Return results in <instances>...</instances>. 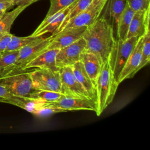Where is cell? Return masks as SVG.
Segmentation results:
<instances>
[{"label": "cell", "instance_id": "cell-19", "mask_svg": "<svg viewBox=\"0 0 150 150\" xmlns=\"http://www.w3.org/2000/svg\"><path fill=\"white\" fill-rule=\"evenodd\" d=\"M19 50L4 51L0 56V77L8 74L15 64Z\"/></svg>", "mask_w": 150, "mask_h": 150}, {"label": "cell", "instance_id": "cell-12", "mask_svg": "<svg viewBox=\"0 0 150 150\" xmlns=\"http://www.w3.org/2000/svg\"><path fill=\"white\" fill-rule=\"evenodd\" d=\"M143 43V36L139 38L137 43L127 60L118 79L121 83L125 80L132 78L138 72V68L141 58V50Z\"/></svg>", "mask_w": 150, "mask_h": 150}, {"label": "cell", "instance_id": "cell-14", "mask_svg": "<svg viewBox=\"0 0 150 150\" xmlns=\"http://www.w3.org/2000/svg\"><path fill=\"white\" fill-rule=\"evenodd\" d=\"M59 49H46L38 55L23 67V70L37 67L38 69H49L57 70L56 66V56Z\"/></svg>", "mask_w": 150, "mask_h": 150}, {"label": "cell", "instance_id": "cell-25", "mask_svg": "<svg viewBox=\"0 0 150 150\" xmlns=\"http://www.w3.org/2000/svg\"><path fill=\"white\" fill-rule=\"evenodd\" d=\"M150 62V30L143 35V43L141 50V58L138 71L149 63Z\"/></svg>", "mask_w": 150, "mask_h": 150}, {"label": "cell", "instance_id": "cell-22", "mask_svg": "<svg viewBox=\"0 0 150 150\" xmlns=\"http://www.w3.org/2000/svg\"><path fill=\"white\" fill-rule=\"evenodd\" d=\"M92 0H78L76 4L71 7L68 13L65 16L62 23L61 24L60 26L57 30V32L54 34L55 35L56 33L60 32L66 24L73 18L75 17L84 10H86L91 4Z\"/></svg>", "mask_w": 150, "mask_h": 150}, {"label": "cell", "instance_id": "cell-11", "mask_svg": "<svg viewBox=\"0 0 150 150\" xmlns=\"http://www.w3.org/2000/svg\"><path fill=\"white\" fill-rule=\"evenodd\" d=\"M49 104L69 111L90 110L97 112V102L90 98H79L66 97Z\"/></svg>", "mask_w": 150, "mask_h": 150}, {"label": "cell", "instance_id": "cell-23", "mask_svg": "<svg viewBox=\"0 0 150 150\" xmlns=\"http://www.w3.org/2000/svg\"><path fill=\"white\" fill-rule=\"evenodd\" d=\"M43 36H33L32 35L28 36L25 37H19L12 35V39L6 47L5 51H11V50H19L23 46L34 42L37 40H39L42 38Z\"/></svg>", "mask_w": 150, "mask_h": 150}, {"label": "cell", "instance_id": "cell-37", "mask_svg": "<svg viewBox=\"0 0 150 150\" xmlns=\"http://www.w3.org/2000/svg\"><path fill=\"white\" fill-rule=\"evenodd\" d=\"M0 56H1V53H0Z\"/></svg>", "mask_w": 150, "mask_h": 150}, {"label": "cell", "instance_id": "cell-32", "mask_svg": "<svg viewBox=\"0 0 150 150\" xmlns=\"http://www.w3.org/2000/svg\"><path fill=\"white\" fill-rule=\"evenodd\" d=\"M12 3L0 2V11H7L10 8L12 7Z\"/></svg>", "mask_w": 150, "mask_h": 150}, {"label": "cell", "instance_id": "cell-2", "mask_svg": "<svg viewBox=\"0 0 150 150\" xmlns=\"http://www.w3.org/2000/svg\"><path fill=\"white\" fill-rule=\"evenodd\" d=\"M118 85L110 64L107 62L102 65L96 83L97 116H100L112 101Z\"/></svg>", "mask_w": 150, "mask_h": 150}, {"label": "cell", "instance_id": "cell-17", "mask_svg": "<svg viewBox=\"0 0 150 150\" xmlns=\"http://www.w3.org/2000/svg\"><path fill=\"white\" fill-rule=\"evenodd\" d=\"M134 12H135L125 3V8L120 16L115 30L117 38V39L121 40L127 39L129 26Z\"/></svg>", "mask_w": 150, "mask_h": 150}, {"label": "cell", "instance_id": "cell-8", "mask_svg": "<svg viewBox=\"0 0 150 150\" xmlns=\"http://www.w3.org/2000/svg\"><path fill=\"white\" fill-rule=\"evenodd\" d=\"M86 41L81 38L73 43L59 50L56 56V66L58 69L71 66L80 60L81 53L85 50Z\"/></svg>", "mask_w": 150, "mask_h": 150}, {"label": "cell", "instance_id": "cell-5", "mask_svg": "<svg viewBox=\"0 0 150 150\" xmlns=\"http://www.w3.org/2000/svg\"><path fill=\"white\" fill-rule=\"evenodd\" d=\"M30 73L32 84L35 89L61 93L59 70L38 69L30 71Z\"/></svg>", "mask_w": 150, "mask_h": 150}, {"label": "cell", "instance_id": "cell-20", "mask_svg": "<svg viewBox=\"0 0 150 150\" xmlns=\"http://www.w3.org/2000/svg\"><path fill=\"white\" fill-rule=\"evenodd\" d=\"M28 6V5H18L12 11L6 12L0 18V33H9L15 20Z\"/></svg>", "mask_w": 150, "mask_h": 150}, {"label": "cell", "instance_id": "cell-9", "mask_svg": "<svg viewBox=\"0 0 150 150\" xmlns=\"http://www.w3.org/2000/svg\"><path fill=\"white\" fill-rule=\"evenodd\" d=\"M107 1H104L97 5L91 4L86 10L71 19L62 30L90 25L100 16Z\"/></svg>", "mask_w": 150, "mask_h": 150}, {"label": "cell", "instance_id": "cell-35", "mask_svg": "<svg viewBox=\"0 0 150 150\" xmlns=\"http://www.w3.org/2000/svg\"><path fill=\"white\" fill-rule=\"evenodd\" d=\"M6 12V11H0V18L4 15V13Z\"/></svg>", "mask_w": 150, "mask_h": 150}, {"label": "cell", "instance_id": "cell-33", "mask_svg": "<svg viewBox=\"0 0 150 150\" xmlns=\"http://www.w3.org/2000/svg\"><path fill=\"white\" fill-rule=\"evenodd\" d=\"M104 1H107V0H92L91 4L93 5H97Z\"/></svg>", "mask_w": 150, "mask_h": 150}, {"label": "cell", "instance_id": "cell-31", "mask_svg": "<svg viewBox=\"0 0 150 150\" xmlns=\"http://www.w3.org/2000/svg\"><path fill=\"white\" fill-rule=\"evenodd\" d=\"M39 0H13L12 2V6H18V5H28L33 4Z\"/></svg>", "mask_w": 150, "mask_h": 150}, {"label": "cell", "instance_id": "cell-36", "mask_svg": "<svg viewBox=\"0 0 150 150\" xmlns=\"http://www.w3.org/2000/svg\"><path fill=\"white\" fill-rule=\"evenodd\" d=\"M5 34V33H0V39L2 38V36H3Z\"/></svg>", "mask_w": 150, "mask_h": 150}, {"label": "cell", "instance_id": "cell-1", "mask_svg": "<svg viewBox=\"0 0 150 150\" xmlns=\"http://www.w3.org/2000/svg\"><path fill=\"white\" fill-rule=\"evenodd\" d=\"M82 38L86 41L84 51L96 55L102 65L108 62L116 39L111 24L104 16L87 26Z\"/></svg>", "mask_w": 150, "mask_h": 150}, {"label": "cell", "instance_id": "cell-15", "mask_svg": "<svg viewBox=\"0 0 150 150\" xmlns=\"http://www.w3.org/2000/svg\"><path fill=\"white\" fill-rule=\"evenodd\" d=\"M71 68L76 78L87 92L90 98L96 101V86L86 72L81 62H76L71 66Z\"/></svg>", "mask_w": 150, "mask_h": 150}, {"label": "cell", "instance_id": "cell-10", "mask_svg": "<svg viewBox=\"0 0 150 150\" xmlns=\"http://www.w3.org/2000/svg\"><path fill=\"white\" fill-rule=\"evenodd\" d=\"M87 26L63 29L52 35V39L46 49H60L66 47L82 38Z\"/></svg>", "mask_w": 150, "mask_h": 150}, {"label": "cell", "instance_id": "cell-28", "mask_svg": "<svg viewBox=\"0 0 150 150\" xmlns=\"http://www.w3.org/2000/svg\"><path fill=\"white\" fill-rule=\"evenodd\" d=\"M125 3L134 12L144 11L150 8V0H125Z\"/></svg>", "mask_w": 150, "mask_h": 150}, {"label": "cell", "instance_id": "cell-29", "mask_svg": "<svg viewBox=\"0 0 150 150\" xmlns=\"http://www.w3.org/2000/svg\"><path fill=\"white\" fill-rule=\"evenodd\" d=\"M12 35L10 32L6 33L0 39V53L5 51L12 39Z\"/></svg>", "mask_w": 150, "mask_h": 150}, {"label": "cell", "instance_id": "cell-21", "mask_svg": "<svg viewBox=\"0 0 150 150\" xmlns=\"http://www.w3.org/2000/svg\"><path fill=\"white\" fill-rule=\"evenodd\" d=\"M108 12L112 21V26L117 28L120 16L125 6V0H108Z\"/></svg>", "mask_w": 150, "mask_h": 150}, {"label": "cell", "instance_id": "cell-34", "mask_svg": "<svg viewBox=\"0 0 150 150\" xmlns=\"http://www.w3.org/2000/svg\"><path fill=\"white\" fill-rule=\"evenodd\" d=\"M13 0H0V2H9L12 3Z\"/></svg>", "mask_w": 150, "mask_h": 150}, {"label": "cell", "instance_id": "cell-7", "mask_svg": "<svg viewBox=\"0 0 150 150\" xmlns=\"http://www.w3.org/2000/svg\"><path fill=\"white\" fill-rule=\"evenodd\" d=\"M59 71L61 82V93L69 97L90 98L87 92L76 78L71 66L61 67L59 69Z\"/></svg>", "mask_w": 150, "mask_h": 150}, {"label": "cell", "instance_id": "cell-3", "mask_svg": "<svg viewBox=\"0 0 150 150\" xmlns=\"http://www.w3.org/2000/svg\"><path fill=\"white\" fill-rule=\"evenodd\" d=\"M0 85L12 95L19 97L30 98L37 90L33 86L30 72L25 70L1 77Z\"/></svg>", "mask_w": 150, "mask_h": 150}, {"label": "cell", "instance_id": "cell-6", "mask_svg": "<svg viewBox=\"0 0 150 150\" xmlns=\"http://www.w3.org/2000/svg\"><path fill=\"white\" fill-rule=\"evenodd\" d=\"M52 39V35L47 38L43 37L19 49L17 60L8 74L23 71V67L28 62L40 54L42 52L46 50Z\"/></svg>", "mask_w": 150, "mask_h": 150}, {"label": "cell", "instance_id": "cell-18", "mask_svg": "<svg viewBox=\"0 0 150 150\" xmlns=\"http://www.w3.org/2000/svg\"><path fill=\"white\" fill-rule=\"evenodd\" d=\"M78 0H76L71 5L67 7L57 17H56L55 19L52 20L50 22L47 23L42 29L38 30H35L34 32L32 34V35L33 36H43L45 34L47 33H52V35H54L57 32L59 27L60 26L66 15L68 13V12H69L71 7L76 4V2Z\"/></svg>", "mask_w": 150, "mask_h": 150}, {"label": "cell", "instance_id": "cell-13", "mask_svg": "<svg viewBox=\"0 0 150 150\" xmlns=\"http://www.w3.org/2000/svg\"><path fill=\"white\" fill-rule=\"evenodd\" d=\"M150 8L144 11L135 12L131 19L127 39L132 37H141L149 30Z\"/></svg>", "mask_w": 150, "mask_h": 150}, {"label": "cell", "instance_id": "cell-4", "mask_svg": "<svg viewBox=\"0 0 150 150\" xmlns=\"http://www.w3.org/2000/svg\"><path fill=\"white\" fill-rule=\"evenodd\" d=\"M139 38L132 37L125 40L115 39L108 62L117 81L122 69L137 43Z\"/></svg>", "mask_w": 150, "mask_h": 150}, {"label": "cell", "instance_id": "cell-27", "mask_svg": "<svg viewBox=\"0 0 150 150\" xmlns=\"http://www.w3.org/2000/svg\"><path fill=\"white\" fill-rule=\"evenodd\" d=\"M67 111H68L66 110L51 105L49 104L47 102H46V105L38 109L34 113V114L36 115L40 116V117H45V116H48L55 113L67 112Z\"/></svg>", "mask_w": 150, "mask_h": 150}, {"label": "cell", "instance_id": "cell-30", "mask_svg": "<svg viewBox=\"0 0 150 150\" xmlns=\"http://www.w3.org/2000/svg\"><path fill=\"white\" fill-rule=\"evenodd\" d=\"M14 96L8 92L4 86L0 85V102L8 103V101L13 98Z\"/></svg>", "mask_w": 150, "mask_h": 150}, {"label": "cell", "instance_id": "cell-26", "mask_svg": "<svg viewBox=\"0 0 150 150\" xmlns=\"http://www.w3.org/2000/svg\"><path fill=\"white\" fill-rule=\"evenodd\" d=\"M76 1V0H50V8L45 18L50 16L58 11L68 7Z\"/></svg>", "mask_w": 150, "mask_h": 150}, {"label": "cell", "instance_id": "cell-16", "mask_svg": "<svg viewBox=\"0 0 150 150\" xmlns=\"http://www.w3.org/2000/svg\"><path fill=\"white\" fill-rule=\"evenodd\" d=\"M80 61L83 63L86 72L96 86L102 66L98 58L92 53L84 51L81 54Z\"/></svg>", "mask_w": 150, "mask_h": 150}, {"label": "cell", "instance_id": "cell-24", "mask_svg": "<svg viewBox=\"0 0 150 150\" xmlns=\"http://www.w3.org/2000/svg\"><path fill=\"white\" fill-rule=\"evenodd\" d=\"M66 97L67 96L59 92L37 90L31 94L30 98L39 100L47 103H51L57 101Z\"/></svg>", "mask_w": 150, "mask_h": 150}]
</instances>
